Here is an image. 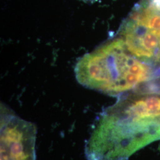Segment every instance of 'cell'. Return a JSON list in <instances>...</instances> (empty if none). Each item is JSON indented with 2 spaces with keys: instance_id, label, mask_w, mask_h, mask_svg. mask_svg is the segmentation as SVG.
<instances>
[{
  "instance_id": "obj_2",
  "label": "cell",
  "mask_w": 160,
  "mask_h": 160,
  "mask_svg": "<svg viewBox=\"0 0 160 160\" xmlns=\"http://www.w3.org/2000/svg\"><path fill=\"white\" fill-rule=\"evenodd\" d=\"M74 71L82 86L117 97L160 78V68L136 57L118 36L82 56Z\"/></svg>"
},
{
  "instance_id": "obj_3",
  "label": "cell",
  "mask_w": 160,
  "mask_h": 160,
  "mask_svg": "<svg viewBox=\"0 0 160 160\" xmlns=\"http://www.w3.org/2000/svg\"><path fill=\"white\" fill-rule=\"evenodd\" d=\"M36 129L5 107L1 113V160H36Z\"/></svg>"
},
{
  "instance_id": "obj_4",
  "label": "cell",
  "mask_w": 160,
  "mask_h": 160,
  "mask_svg": "<svg viewBox=\"0 0 160 160\" xmlns=\"http://www.w3.org/2000/svg\"><path fill=\"white\" fill-rule=\"evenodd\" d=\"M80 1L86 2H94L96 0H80Z\"/></svg>"
},
{
  "instance_id": "obj_1",
  "label": "cell",
  "mask_w": 160,
  "mask_h": 160,
  "mask_svg": "<svg viewBox=\"0 0 160 160\" xmlns=\"http://www.w3.org/2000/svg\"><path fill=\"white\" fill-rule=\"evenodd\" d=\"M160 140V78L118 97L93 126L87 160H128Z\"/></svg>"
}]
</instances>
